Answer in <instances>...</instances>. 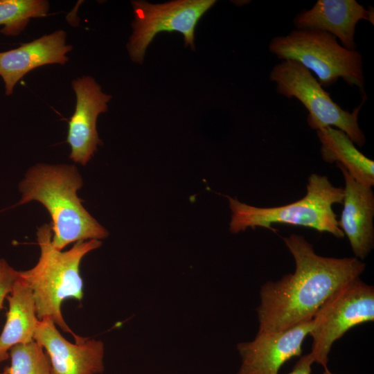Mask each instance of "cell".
Here are the masks:
<instances>
[{
    "label": "cell",
    "mask_w": 374,
    "mask_h": 374,
    "mask_svg": "<svg viewBox=\"0 0 374 374\" xmlns=\"http://www.w3.org/2000/svg\"><path fill=\"white\" fill-rule=\"evenodd\" d=\"M312 364L310 354L305 355L296 362L292 371L287 374H311Z\"/></svg>",
    "instance_id": "obj_20"
},
{
    "label": "cell",
    "mask_w": 374,
    "mask_h": 374,
    "mask_svg": "<svg viewBox=\"0 0 374 374\" xmlns=\"http://www.w3.org/2000/svg\"><path fill=\"white\" fill-rule=\"evenodd\" d=\"M51 239V223L42 225L37 232L40 249L38 262L30 269L19 271V276L33 292L38 319L50 318L64 332L73 335L75 341H79L84 337L75 335L66 323L61 305L67 299L80 301L82 299L81 261L88 253L99 248L102 242L78 241L70 249L63 251L53 246Z\"/></svg>",
    "instance_id": "obj_3"
},
{
    "label": "cell",
    "mask_w": 374,
    "mask_h": 374,
    "mask_svg": "<svg viewBox=\"0 0 374 374\" xmlns=\"http://www.w3.org/2000/svg\"><path fill=\"white\" fill-rule=\"evenodd\" d=\"M18 276L19 271L9 265L4 259H0V310Z\"/></svg>",
    "instance_id": "obj_19"
},
{
    "label": "cell",
    "mask_w": 374,
    "mask_h": 374,
    "mask_svg": "<svg viewBox=\"0 0 374 374\" xmlns=\"http://www.w3.org/2000/svg\"><path fill=\"white\" fill-rule=\"evenodd\" d=\"M283 240L294 258L295 270L261 286L258 332L283 330L312 319L330 296L366 269L355 257L319 256L301 235L293 233Z\"/></svg>",
    "instance_id": "obj_1"
},
{
    "label": "cell",
    "mask_w": 374,
    "mask_h": 374,
    "mask_svg": "<svg viewBox=\"0 0 374 374\" xmlns=\"http://www.w3.org/2000/svg\"><path fill=\"white\" fill-rule=\"evenodd\" d=\"M321 143L322 159L328 163H336L343 166L359 183L374 186V162L355 147L349 136L332 127L316 130Z\"/></svg>",
    "instance_id": "obj_16"
},
{
    "label": "cell",
    "mask_w": 374,
    "mask_h": 374,
    "mask_svg": "<svg viewBox=\"0 0 374 374\" xmlns=\"http://www.w3.org/2000/svg\"><path fill=\"white\" fill-rule=\"evenodd\" d=\"M71 84L76 103L69 121L66 142L71 147L69 158L84 166L103 143L96 128L97 119L107 110L112 96L103 92L100 86L89 75L78 78Z\"/></svg>",
    "instance_id": "obj_9"
},
{
    "label": "cell",
    "mask_w": 374,
    "mask_h": 374,
    "mask_svg": "<svg viewBox=\"0 0 374 374\" xmlns=\"http://www.w3.org/2000/svg\"><path fill=\"white\" fill-rule=\"evenodd\" d=\"M0 374H8L6 368H5V369L3 370V371L1 372V373H0Z\"/></svg>",
    "instance_id": "obj_22"
},
{
    "label": "cell",
    "mask_w": 374,
    "mask_h": 374,
    "mask_svg": "<svg viewBox=\"0 0 374 374\" xmlns=\"http://www.w3.org/2000/svg\"><path fill=\"white\" fill-rule=\"evenodd\" d=\"M6 298L9 308L0 335V362L8 358L10 349L15 345L34 340L39 321L33 292L19 276Z\"/></svg>",
    "instance_id": "obj_15"
},
{
    "label": "cell",
    "mask_w": 374,
    "mask_h": 374,
    "mask_svg": "<svg viewBox=\"0 0 374 374\" xmlns=\"http://www.w3.org/2000/svg\"><path fill=\"white\" fill-rule=\"evenodd\" d=\"M269 51L278 59L294 60L318 78L321 86L328 87L342 78L360 91L366 100L362 55L340 45L330 33L314 29H296L288 35L274 37Z\"/></svg>",
    "instance_id": "obj_5"
},
{
    "label": "cell",
    "mask_w": 374,
    "mask_h": 374,
    "mask_svg": "<svg viewBox=\"0 0 374 374\" xmlns=\"http://www.w3.org/2000/svg\"><path fill=\"white\" fill-rule=\"evenodd\" d=\"M323 374H337L332 373L328 368H324Z\"/></svg>",
    "instance_id": "obj_21"
},
{
    "label": "cell",
    "mask_w": 374,
    "mask_h": 374,
    "mask_svg": "<svg viewBox=\"0 0 374 374\" xmlns=\"http://www.w3.org/2000/svg\"><path fill=\"white\" fill-rule=\"evenodd\" d=\"M226 197L231 211L229 230L233 233L256 227L273 231V224H283L329 233L337 238L344 237L333 210V205L342 204L344 189L332 185L327 176L311 174L305 195L280 206L257 207L240 202L236 198Z\"/></svg>",
    "instance_id": "obj_4"
},
{
    "label": "cell",
    "mask_w": 374,
    "mask_h": 374,
    "mask_svg": "<svg viewBox=\"0 0 374 374\" xmlns=\"http://www.w3.org/2000/svg\"><path fill=\"white\" fill-rule=\"evenodd\" d=\"M344 179L343 209L338 224L349 241L355 257L365 259L374 247V193L372 187L357 181L339 164Z\"/></svg>",
    "instance_id": "obj_12"
},
{
    "label": "cell",
    "mask_w": 374,
    "mask_h": 374,
    "mask_svg": "<svg viewBox=\"0 0 374 374\" xmlns=\"http://www.w3.org/2000/svg\"><path fill=\"white\" fill-rule=\"evenodd\" d=\"M215 2L214 0H175L154 4L132 1L133 32L127 44L131 60L142 64L147 48L155 35L163 31L181 33L185 46L194 49L196 25Z\"/></svg>",
    "instance_id": "obj_8"
},
{
    "label": "cell",
    "mask_w": 374,
    "mask_h": 374,
    "mask_svg": "<svg viewBox=\"0 0 374 374\" xmlns=\"http://www.w3.org/2000/svg\"><path fill=\"white\" fill-rule=\"evenodd\" d=\"M66 32L57 30L15 48L0 52V76L5 84L6 95H11L16 84L35 68L65 64L69 60L66 54L73 48L66 44Z\"/></svg>",
    "instance_id": "obj_13"
},
{
    "label": "cell",
    "mask_w": 374,
    "mask_h": 374,
    "mask_svg": "<svg viewBox=\"0 0 374 374\" xmlns=\"http://www.w3.org/2000/svg\"><path fill=\"white\" fill-rule=\"evenodd\" d=\"M34 340L45 349L52 374H99L104 371V344L100 340L68 341L52 320H39Z\"/></svg>",
    "instance_id": "obj_11"
},
{
    "label": "cell",
    "mask_w": 374,
    "mask_h": 374,
    "mask_svg": "<svg viewBox=\"0 0 374 374\" xmlns=\"http://www.w3.org/2000/svg\"><path fill=\"white\" fill-rule=\"evenodd\" d=\"M9 355L10 366L6 367L8 374H52L47 354L35 340L15 345L10 349Z\"/></svg>",
    "instance_id": "obj_18"
},
{
    "label": "cell",
    "mask_w": 374,
    "mask_h": 374,
    "mask_svg": "<svg viewBox=\"0 0 374 374\" xmlns=\"http://www.w3.org/2000/svg\"><path fill=\"white\" fill-rule=\"evenodd\" d=\"M82 184L75 166L44 163L31 167L19 183L17 205L37 201L46 208L51 217V242L60 251L73 242L100 240L109 235L78 197Z\"/></svg>",
    "instance_id": "obj_2"
},
{
    "label": "cell",
    "mask_w": 374,
    "mask_h": 374,
    "mask_svg": "<svg viewBox=\"0 0 374 374\" xmlns=\"http://www.w3.org/2000/svg\"><path fill=\"white\" fill-rule=\"evenodd\" d=\"M49 3L45 0H0V32L6 36H17L32 18L47 15Z\"/></svg>",
    "instance_id": "obj_17"
},
{
    "label": "cell",
    "mask_w": 374,
    "mask_h": 374,
    "mask_svg": "<svg viewBox=\"0 0 374 374\" xmlns=\"http://www.w3.org/2000/svg\"><path fill=\"white\" fill-rule=\"evenodd\" d=\"M269 80L276 84L278 93L287 98H295L308 109V125L317 130L332 127L346 133L359 147L366 143V137L359 126L358 116L362 104L352 112L343 109L332 100L312 73L294 60H283L271 69Z\"/></svg>",
    "instance_id": "obj_6"
},
{
    "label": "cell",
    "mask_w": 374,
    "mask_h": 374,
    "mask_svg": "<svg viewBox=\"0 0 374 374\" xmlns=\"http://www.w3.org/2000/svg\"><path fill=\"white\" fill-rule=\"evenodd\" d=\"M374 320V288L357 278L336 292L313 317L309 353L313 363L328 368L333 344L348 330Z\"/></svg>",
    "instance_id": "obj_7"
},
{
    "label": "cell",
    "mask_w": 374,
    "mask_h": 374,
    "mask_svg": "<svg viewBox=\"0 0 374 374\" xmlns=\"http://www.w3.org/2000/svg\"><path fill=\"white\" fill-rule=\"evenodd\" d=\"M313 327V318L283 330L258 332L255 339L237 344L241 365L237 374H278L280 367L300 356Z\"/></svg>",
    "instance_id": "obj_10"
},
{
    "label": "cell",
    "mask_w": 374,
    "mask_h": 374,
    "mask_svg": "<svg viewBox=\"0 0 374 374\" xmlns=\"http://www.w3.org/2000/svg\"><path fill=\"white\" fill-rule=\"evenodd\" d=\"M360 20L373 24V9L366 10L355 0H318L312 8L297 15L293 23L296 29L328 32L345 48L356 51L355 28Z\"/></svg>",
    "instance_id": "obj_14"
}]
</instances>
